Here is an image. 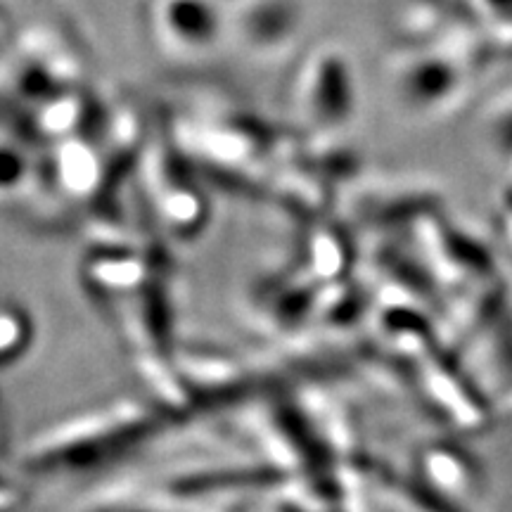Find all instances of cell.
Here are the masks:
<instances>
[{"label":"cell","mask_w":512,"mask_h":512,"mask_svg":"<svg viewBox=\"0 0 512 512\" xmlns=\"http://www.w3.org/2000/svg\"><path fill=\"white\" fill-rule=\"evenodd\" d=\"M150 24L166 53L195 60L209 55L228 34V10L216 0H155Z\"/></svg>","instance_id":"cell-1"},{"label":"cell","mask_w":512,"mask_h":512,"mask_svg":"<svg viewBox=\"0 0 512 512\" xmlns=\"http://www.w3.org/2000/svg\"><path fill=\"white\" fill-rule=\"evenodd\" d=\"M302 17V0H238L228 31L252 53H275L299 34Z\"/></svg>","instance_id":"cell-2"},{"label":"cell","mask_w":512,"mask_h":512,"mask_svg":"<svg viewBox=\"0 0 512 512\" xmlns=\"http://www.w3.org/2000/svg\"><path fill=\"white\" fill-rule=\"evenodd\" d=\"M299 110L313 124L339 121L349 117L354 88H351V69L344 55L337 50H318L302 69L299 79Z\"/></svg>","instance_id":"cell-3"},{"label":"cell","mask_w":512,"mask_h":512,"mask_svg":"<svg viewBox=\"0 0 512 512\" xmlns=\"http://www.w3.org/2000/svg\"><path fill=\"white\" fill-rule=\"evenodd\" d=\"M460 69L453 57L446 55H430V57H415L403 72V86L408 88L413 100H437L441 95L458 91L460 86Z\"/></svg>","instance_id":"cell-4"},{"label":"cell","mask_w":512,"mask_h":512,"mask_svg":"<svg viewBox=\"0 0 512 512\" xmlns=\"http://www.w3.org/2000/svg\"><path fill=\"white\" fill-rule=\"evenodd\" d=\"M31 171H34V162L22 140L0 128V202L22 195L31 181Z\"/></svg>","instance_id":"cell-5"},{"label":"cell","mask_w":512,"mask_h":512,"mask_svg":"<svg viewBox=\"0 0 512 512\" xmlns=\"http://www.w3.org/2000/svg\"><path fill=\"white\" fill-rule=\"evenodd\" d=\"M486 22L512 34V0H472Z\"/></svg>","instance_id":"cell-6"}]
</instances>
